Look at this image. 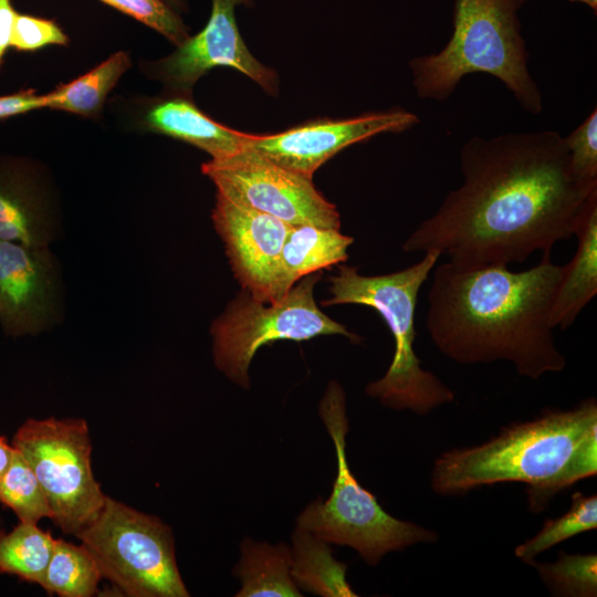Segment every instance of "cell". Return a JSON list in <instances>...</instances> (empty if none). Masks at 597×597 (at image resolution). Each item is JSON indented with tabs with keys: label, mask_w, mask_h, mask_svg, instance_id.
I'll list each match as a JSON object with an SVG mask.
<instances>
[{
	"label": "cell",
	"mask_w": 597,
	"mask_h": 597,
	"mask_svg": "<svg viewBox=\"0 0 597 597\" xmlns=\"http://www.w3.org/2000/svg\"><path fill=\"white\" fill-rule=\"evenodd\" d=\"M463 182L404 243L458 264L522 263L570 239L597 185L573 170L556 130L474 136L462 147Z\"/></svg>",
	"instance_id": "cell-1"
},
{
	"label": "cell",
	"mask_w": 597,
	"mask_h": 597,
	"mask_svg": "<svg viewBox=\"0 0 597 597\" xmlns=\"http://www.w3.org/2000/svg\"><path fill=\"white\" fill-rule=\"evenodd\" d=\"M562 273L551 254L523 271L501 263L439 264L428 292L429 336L459 364L505 360L531 379L558 373L566 358L549 313Z\"/></svg>",
	"instance_id": "cell-2"
},
{
	"label": "cell",
	"mask_w": 597,
	"mask_h": 597,
	"mask_svg": "<svg viewBox=\"0 0 597 597\" xmlns=\"http://www.w3.org/2000/svg\"><path fill=\"white\" fill-rule=\"evenodd\" d=\"M596 473L597 401L589 397L572 409H546L512 423L479 446L443 452L430 484L437 494L454 496L495 483H525L528 509L538 513L558 492Z\"/></svg>",
	"instance_id": "cell-3"
},
{
	"label": "cell",
	"mask_w": 597,
	"mask_h": 597,
	"mask_svg": "<svg viewBox=\"0 0 597 597\" xmlns=\"http://www.w3.org/2000/svg\"><path fill=\"white\" fill-rule=\"evenodd\" d=\"M527 1L454 0L448 43L437 53L409 62L417 95L444 102L465 75L486 73L499 78L524 111L540 114L543 98L528 71L519 19Z\"/></svg>",
	"instance_id": "cell-4"
},
{
	"label": "cell",
	"mask_w": 597,
	"mask_h": 597,
	"mask_svg": "<svg viewBox=\"0 0 597 597\" xmlns=\"http://www.w3.org/2000/svg\"><path fill=\"white\" fill-rule=\"evenodd\" d=\"M440 256L437 251L425 252L417 263L376 276L360 275L356 268L341 265L338 274L329 277L332 296L322 302L324 306H369L381 315L394 337V356L386 374L365 388L369 397L389 409L426 416L454 400L453 391L421 367L413 347L418 294Z\"/></svg>",
	"instance_id": "cell-5"
},
{
	"label": "cell",
	"mask_w": 597,
	"mask_h": 597,
	"mask_svg": "<svg viewBox=\"0 0 597 597\" xmlns=\"http://www.w3.org/2000/svg\"><path fill=\"white\" fill-rule=\"evenodd\" d=\"M318 411L335 446L337 473L328 499L306 505L297 516L296 526L328 544L354 548L370 566H376L390 552L437 542L439 535L434 531L386 512L350 471L346 458L349 430L346 398L337 381L328 384Z\"/></svg>",
	"instance_id": "cell-6"
},
{
	"label": "cell",
	"mask_w": 597,
	"mask_h": 597,
	"mask_svg": "<svg viewBox=\"0 0 597 597\" xmlns=\"http://www.w3.org/2000/svg\"><path fill=\"white\" fill-rule=\"evenodd\" d=\"M75 536L96 561L102 576L132 597H187L170 527L106 496Z\"/></svg>",
	"instance_id": "cell-7"
},
{
	"label": "cell",
	"mask_w": 597,
	"mask_h": 597,
	"mask_svg": "<svg viewBox=\"0 0 597 597\" xmlns=\"http://www.w3.org/2000/svg\"><path fill=\"white\" fill-rule=\"evenodd\" d=\"M321 273L294 284L281 298L268 303L240 295L211 327L217 367L232 381L248 388L249 366L256 350L277 339L306 341L321 335L360 338L329 318L316 305L313 289Z\"/></svg>",
	"instance_id": "cell-8"
},
{
	"label": "cell",
	"mask_w": 597,
	"mask_h": 597,
	"mask_svg": "<svg viewBox=\"0 0 597 597\" xmlns=\"http://www.w3.org/2000/svg\"><path fill=\"white\" fill-rule=\"evenodd\" d=\"M12 446L35 474L51 520L63 533L75 535L96 517L106 495L92 471L85 420L28 419L17 430Z\"/></svg>",
	"instance_id": "cell-9"
},
{
	"label": "cell",
	"mask_w": 597,
	"mask_h": 597,
	"mask_svg": "<svg viewBox=\"0 0 597 597\" xmlns=\"http://www.w3.org/2000/svg\"><path fill=\"white\" fill-rule=\"evenodd\" d=\"M217 192L291 226L311 224L338 229L339 213L314 187L312 178L277 165L245 147L201 167Z\"/></svg>",
	"instance_id": "cell-10"
},
{
	"label": "cell",
	"mask_w": 597,
	"mask_h": 597,
	"mask_svg": "<svg viewBox=\"0 0 597 597\" xmlns=\"http://www.w3.org/2000/svg\"><path fill=\"white\" fill-rule=\"evenodd\" d=\"M419 122L394 108L339 121H314L273 135H248L247 146L277 165L311 177L339 150L386 132H401Z\"/></svg>",
	"instance_id": "cell-11"
},
{
	"label": "cell",
	"mask_w": 597,
	"mask_h": 597,
	"mask_svg": "<svg viewBox=\"0 0 597 597\" xmlns=\"http://www.w3.org/2000/svg\"><path fill=\"white\" fill-rule=\"evenodd\" d=\"M212 220L244 290L258 301H276L281 251L293 226L237 203L219 192Z\"/></svg>",
	"instance_id": "cell-12"
},
{
	"label": "cell",
	"mask_w": 597,
	"mask_h": 597,
	"mask_svg": "<svg viewBox=\"0 0 597 597\" xmlns=\"http://www.w3.org/2000/svg\"><path fill=\"white\" fill-rule=\"evenodd\" d=\"M249 0H212L206 27L177 45L156 63V74L174 88L189 90L216 66L233 67L251 77L268 93L277 87L274 71L262 65L248 50L237 27L234 9Z\"/></svg>",
	"instance_id": "cell-13"
},
{
	"label": "cell",
	"mask_w": 597,
	"mask_h": 597,
	"mask_svg": "<svg viewBox=\"0 0 597 597\" xmlns=\"http://www.w3.org/2000/svg\"><path fill=\"white\" fill-rule=\"evenodd\" d=\"M55 270L48 247L0 240V322L6 334H35L53 307Z\"/></svg>",
	"instance_id": "cell-14"
},
{
	"label": "cell",
	"mask_w": 597,
	"mask_h": 597,
	"mask_svg": "<svg viewBox=\"0 0 597 597\" xmlns=\"http://www.w3.org/2000/svg\"><path fill=\"white\" fill-rule=\"evenodd\" d=\"M148 130L187 142L220 159L247 147L248 135L226 127L203 114L184 97L158 100L145 111L143 119Z\"/></svg>",
	"instance_id": "cell-15"
},
{
	"label": "cell",
	"mask_w": 597,
	"mask_h": 597,
	"mask_svg": "<svg viewBox=\"0 0 597 597\" xmlns=\"http://www.w3.org/2000/svg\"><path fill=\"white\" fill-rule=\"evenodd\" d=\"M577 249L563 265L549 313L553 328L566 329L597 293V193L594 195L575 230Z\"/></svg>",
	"instance_id": "cell-16"
},
{
	"label": "cell",
	"mask_w": 597,
	"mask_h": 597,
	"mask_svg": "<svg viewBox=\"0 0 597 597\" xmlns=\"http://www.w3.org/2000/svg\"><path fill=\"white\" fill-rule=\"evenodd\" d=\"M0 240L48 247V211L38 185L21 165L0 163Z\"/></svg>",
	"instance_id": "cell-17"
},
{
	"label": "cell",
	"mask_w": 597,
	"mask_h": 597,
	"mask_svg": "<svg viewBox=\"0 0 597 597\" xmlns=\"http://www.w3.org/2000/svg\"><path fill=\"white\" fill-rule=\"evenodd\" d=\"M353 238L338 229L311 224L293 226L281 251L276 283L277 300L300 279L322 269L345 262Z\"/></svg>",
	"instance_id": "cell-18"
},
{
	"label": "cell",
	"mask_w": 597,
	"mask_h": 597,
	"mask_svg": "<svg viewBox=\"0 0 597 597\" xmlns=\"http://www.w3.org/2000/svg\"><path fill=\"white\" fill-rule=\"evenodd\" d=\"M233 574L241 580L237 597L302 596L291 576V547L244 537Z\"/></svg>",
	"instance_id": "cell-19"
},
{
	"label": "cell",
	"mask_w": 597,
	"mask_h": 597,
	"mask_svg": "<svg viewBox=\"0 0 597 597\" xmlns=\"http://www.w3.org/2000/svg\"><path fill=\"white\" fill-rule=\"evenodd\" d=\"M347 565L333 556L329 544L308 531L292 535L291 576L297 588L323 597L357 596L346 580Z\"/></svg>",
	"instance_id": "cell-20"
},
{
	"label": "cell",
	"mask_w": 597,
	"mask_h": 597,
	"mask_svg": "<svg viewBox=\"0 0 597 597\" xmlns=\"http://www.w3.org/2000/svg\"><path fill=\"white\" fill-rule=\"evenodd\" d=\"M129 66L128 54L116 52L84 75L45 94V107L95 116L102 109L107 94Z\"/></svg>",
	"instance_id": "cell-21"
},
{
	"label": "cell",
	"mask_w": 597,
	"mask_h": 597,
	"mask_svg": "<svg viewBox=\"0 0 597 597\" xmlns=\"http://www.w3.org/2000/svg\"><path fill=\"white\" fill-rule=\"evenodd\" d=\"M102 573L92 554L81 544L55 538L41 587L62 597L96 594Z\"/></svg>",
	"instance_id": "cell-22"
},
{
	"label": "cell",
	"mask_w": 597,
	"mask_h": 597,
	"mask_svg": "<svg viewBox=\"0 0 597 597\" xmlns=\"http://www.w3.org/2000/svg\"><path fill=\"white\" fill-rule=\"evenodd\" d=\"M55 538L33 523L20 522L0 532V573L41 585Z\"/></svg>",
	"instance_id": "cell-23"
},
{
	"label": "cell",
	"mask_w": 597,
	"mask_h": 597,
	"mask_svg": "<svg viewBox=\"0 0 597 597\" xmlns=\"http://www.w3.org/2000/svg\"><path fill=\"white\" fill-rule=\"evenodd\" d=\"M597 527V496L575 492L569 510L557 519L545 521L541 531L515 547V556L530 564L541 553L575 535Z\"/></svg>",
	"instance_id": "cell-24"
},
{
	"label": "cell",
	"mask_w": 597,
	"mask_h": 597,
	"mask_svg": "<svg viewBox=\"0 0 597 597\" xmlns=\"http://www.w3.org/2000/svg\"><path fill=\"white\" fill-rule=\"evenodd\" d=\"M0 503L11 509L20 522L36 524L43 517L51 519L44 491L17 449L9 468L0 478Z\"/></svg>",
	"instance_id": "cell-25"
},
{
	"label": "cell",
	"mask_w": 597,
	"mask_h": 597,
	"mask_svg": "<svg viewBox=\"0 0 597 597\" xmlns=\"http://www.w3.org/2000/svg\"><path fill=\"white\" fill-rule=\"evenodd\" d=\"M554 596L595 597L597 595V555L559 552L553 563H530Z\"/></svg>",
	"instance_id": "cell-26"
},
{
	"label": "cell",
	"mask_w": 597,
	"mask_h": 597,
	"mask_svg": "<svg viewBox=\"0 0 597 597\" xmlns=\"http://www.w3.org/2000/svg\"><path fill=\"white\" fill-rule=\"evenodd\" d=\"M160 32L179 45L188 38L181 19L163 0H102Z\"/></svg>",
	"instance_id": "cell-27"
},
{
	"label": "cell",
	"mask_w": 597,
	"mask_h": 597,
	"mask_svg": "<svg viewBox=\"0 0 597 597\" xmlns=\"http://www.w3.org/2000/svg\"><path fill=\"white\" fill-rule=\"evenodd\" d=\"M575 174L597 185V109H594L568 136L564 137Z\"/></svg>",
	"instance_id": "cell-28"
},
{
	"label": "cell",
	"mask_w": 597,
	"mask_h": 597,
	"mask_svg": "<svg viewBox=\"0 0 597 597\" xmlns=\"http://www.w3.org/2000/svg\"><path fill=\"white\" fill-rule=\"evenodd\" d=\"M67 41L55 22L17 12L11 41L15 50L35 51L49 44L64 45Z\"/></svg>",
	"instance_id": "cell-29"
},
{
	"label": "cell",
	"mask_w": 597,
	"mask_h": 597,
	"mask_svg": "<svg viewBox=\"0 0 597 597\" xmlns=\"http://www.w3.org/2000/svg\"><path fill=\"white\" fill-rule=\"evenodd\" d=\"M44 107V95H36L32 90L3 95L0 96V119Z\"/></svg>",
	"instance_id": "cell-30"
},
{
	"label": "cell",
	"mask_w": 597,
	"mask_h": 597,
	"mask_svg": "<svg viewBox=\"0 0 597 597\" xmlns=\"http://www.w3.org/2000/svg\"><path fill=\"white\" fill-rule=\"evenodd\" d=\"M15 14L11 0H0V65L11 46Z\"/></svg>",
	"instance_id": "cell-31"
},
{
	"label": "cell",
	"mask_w": 597,
	"mask_h": 597,
	"mask_svg": "<svg viewBox=\"0 0 597 597\" xmlns=\"http://www.w3.org/2000/svg\"><path fill=\"white\" fill-rule=\"evenodd\" d=\"M14 452H15V449L12 446V443L9 444L7 441V438L3 436H0V478L9 468L13 459Z\"/></svg>",
	"instance_id": "cell-32"
},
{
	"label": "cell",
	"mask_w": 597,
	"mask_h": 597,
	"mask_svg": "<svg viewBox=\"0 0 597 597\" xmlns=\"http://www.w3.org/2000/svg\"><path fill=\"white\" fill-rule=\"evenodd\" d=\"M572 2H579L588 6L595 13L597 11V0H569Z\"/></svg>",
	"instance_id": "cell-33"
},
{
	"label": "cell",
	"mask_w": 597,
	"mask_h": 597,
	"mask_svg": "<svg viewBox=\"0 0 597 597\" xmlns=\"http://www.w3.org/2000/svg\"><path fill=\"white\" fill-rule=\"evenodd\" d=\"M163 1L166 2L168 6H176V7L182 6V0H163Z\"/></svg>",
	"instance_id": "cell-34"
},
{
	"label": "cell",
	"mask_w": 597,
	"mask_h": 597,
	"mask_svg": "<svg viewBox=\"0 0 597 597\" xmlns=\"http://www.w3.org/2000/svg\"><path fill=\"white\" fill-rule=\"evenodd\" d=\"M2 531H3V530H2V527H1V521H0V532H2Z\"/></svg>",
	"instance_id": "cell-35"
}]
</instances>
